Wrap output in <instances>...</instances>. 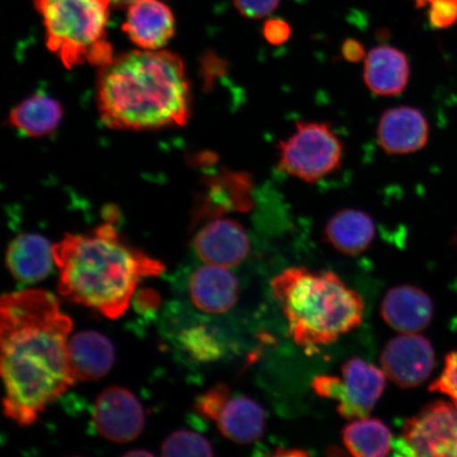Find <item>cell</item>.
<instances>
[{
	"label": "cell",
	"instance_id": "obj_27",
	"mask_svg": "<svg viewBox=\"0 0 457 457\" xmlns=\"http://www.w3.org/2000/svg\"><path fill=\"white\" fill-rule=\"evenodd\" d=\"M430 391L449 397L457 408V352L445 357L443 373L430 386Z\"/></svg>",
	"mask_w": 457,
	"mask_h": 457
},
{
	"label": "cell",
	"instance_id": "obj_18",
	"mask_svg": "<svg viewBox=\"0 0 457 457\" xmlns=\"http://www.w3.org/2000/svg\"><path fill=\"white\" fill-rule=\"evenodd\" d=\"M71 361L78 380L96 381L110 373L114 362L112 342L96 331H81L68 341Z\"/></svg>",
	"mask_w": 457,
	"mask_h": 457
},
{
	"label": "cell",
	"instance_id": "obj_16",
	"mask_svg": "<svg viewBox=\"0 0 457 457\" xmlns=\"http://www.w3.org/2000/svg\"><path fill=\"white\" fill-rule=\"evenodd\" d=\"M410 73L407 55L392 46H378L365 56L363 79L374 95L394 96L403 93Z\"/></svg>",
	"mask_w": 457,
	"mask_h": 457
},
{
	"label": "cell",
	"instance_id": "obj_20",
	"mask_svg": "<svg viewBox=\"0 0 457 457\" xmlns=\"http://www.w3.org/2000/svg\"><path fill=\"white\" fill-rule=\"evenodd\" d=\"M324 234L337 251L353 256L370 248L375 238L376 227L368 213L356 209H343L330 217Z\"/></svg>",
	"mask_w": 457,
	"mask_h": 457
},
{
	"label": "cell",
	"instance_id": "obj_21",
	"mask_svg": "<svg viewBox=\"0 0 457 457\" xmlns=\"http://www.w3.org/2000/svg\"><path fill=\"white\" fill-rule=\"evenodd\" d=\"M62 110L59 102L46 94L29 96L11 112L9 121L13 128L30 137H43L59 127Z\"/></svg>",
	"mask_w": 457,
	"mask_h": 457
},
{
	"label": "cell",
	"instance_id": "obj_5",
	"mask_svg": "<svg viewBox=\"0 0 457 457\" xmlns=\"http://www.w3.org/2000/svg\"><path fill=\"white\" fill-rule=\"evenodd\" d=\"M110 0H34L43 17L46 43L67 68L105 66L113 59L107 41Z\"/></svg>",
	"mask_w": 457,
	"mask_h": 457
},
{
	"label": "cell",
	"instance_id": "obj_1",
	"mask_svg": "<svg viewBox=\"0 0 457 457\" xmlns=\"http://www.w3.org/2000/svg\"><path fill=\"white\" fill-rule=\"evenodd\" d=\"M72 321L47 291L4 295L0 304L4 413L30 426L76 384L68 341Z\"/></svg>",
	"mask_w": 457,
	"mask_h": 457
},
{
	"label": "cell",
	"instance_id": "obj_13",
	"mask_svg": "<svg viewBox=\"0 0 457 457\" xmlns=\"http://www.w3.org/2000/svg\"><path fill=\"white\" fill-rule=\"evenodd\" d=\"M433 312L430 295L412 285H400L388 290L381 303L382 319L388 327L403 334L426 329Z\"/></svg>",
	"mask_w": 457,
	"mask_h": 457
},
{
	"label": "cell",
	"instance_id": "obj_32",
	"mask_svg": "<svg viewBox=\"0 0 457 457\" xmlns=\"http://www.w3.org/2000/svg\"><path fill=\"white\" fill-rule=\"evenodd\" d=\"M154 455L152 453H148V451H130V453L125 454V456H152Z\"/></svg>",
	"mask_w": 457,
	"mask_h": 457
},
{
	"label": "cell",
	"instance_id": "obj_31",
	"mask_svg": "<svg viewBox=\"0 0 457 457\" xmlns=\"http://www.w3.org/2000/svg\"><path fill=\"white\" fill-rule=\"evenodd\" d=\"M135 304L137 310L142 312L155 311L160 304L159 295L154 290H143L137 295Z\"/></svg>",
	"mask_w": 457,
	"mask_h": 457
},
{
	"label": "cell",
	"instance_id": "obj_2",
	"mask_svg": "<svg viewBox=\"0 0 457 457\" xmlns=\"http://www.w3.org/2000/svg\"><path fill=\"white\" fill-rule=\"evenodd\" d=\"M191 95L184 62L163 50L133 51L101 67L102 121L118 129L146 130L185 125Z\"/></svg>",
	"mask_w": 457,
	"mask_h": 457
},
{
	"label": "cell",
	"instance_id": "obj_15",
	"mask_svg": "<svg viewBox=\"0 0 457 457\" xmlns=\"http://www.w3.org/2000/svg\"><path fill=\"white\" fill-rule=\"evenodd\" d=\"M123 30L142 49L159 50L174 36V15L159 0H137L129 5Z\"/></svg>",
	"mask_w": 457,
	"mask_h": 457
},
{
	"label": "cell",
	"instance_id": "obj_17",
	"mask_svg": "<svg viewBox=\"0 0 457 457\" xmlns=\"http://www.w3.org/2000/svg\"><path fill=\"white\" fill-rule=\"evenodd\" d=\"M5 262L16 281L37 283L54 270V245L37 234H21L11 242Z\"/></svg>",
	"mask_w": 457,
	"mask_h": 457
},
{
	"label": "cell",
	"instance_id": "obj_28",
	"mask_svg": "<svg viewBox=\"0 0 457 457\" xmlns=\"http://www.w3.org/2000/svg\"><path fill=\"white\" fill-rule=\"evenodd\" d=\"M233 3L243 16L259 20L271 14L281 0H233Z\"/></svg>",
	"mask_w": 457,
	"mask_h": 457
},
{
	"label": "cell",
	"instance_id": "obj_11",
	"mask_svg": "<svg viewBox=\"0 0 457 457\" xmlns=\"http://www.w3.org/2000/svg\"><path fill=\"white\" fill-rule=\"evenodd\" d=\"M193 245L200 261L224 268L242 264L250 251L247 233L232 220L209 222L196 234Z\"/></svg>",
	"mask_w": 457,
	"mask_h": 457
},
{
	"label": "cell",
	"instance_id": "obj_8",
	"mask_svg": "<svg viewBox=\"0 0 457 457\" xmlns=\"http://www.w3.org/2000/svg\"><path fill=\"white\" fill-rule=\"evenodd\" d=\"M404 456L457 457V408L436 402L426 405L404 422L402 437L394 445Z\"/></svg>",
	"mask_w": 457,
	"mask_h": 457
},
{
	"label": "cell",
	"instance_id": "obj_19",
	"mask_svg": "<svg viewBox=\"0 0 457 457\" xmlns=\"http://www.w3.org/2000/svg\"><path fill=\"white\" fill-rule=\"evenodd\" d=\"M215 422L226 438L237 444H251L264 434L266 413L253 398L231 395Z\"/></svg>",
	"mask_w": 457,
	"mask_h": 457
},
{
	"label": "cell",
	"instance_id": "obj_25",
	"mask_svg": "<svg viewBox=\"0 0 457 457\" xmlns=\"http://www.w3.org/2000/svg\"><path fill=\"white\" fill-rule=\"evenodd\" d=\"M417 7L427 8L428 20L436 29H448L457 22V0H417Z\"/></svg>",
	"mask_w": 457,
	"mask_h": 457
},
{
	"label": "cell",
	"instance_id": "obj_3",
	"mask_svg": "<svg viewBox=\"0 0 457 457\" xmlns=\"http://www.w3.org/2000/svg\"><path fill=\"white\" fill-rule=\"evenodd\" d=\"M59 293L77 304L117 319L128 311L142 278L157 277L162 262L125 244L106 224L91 234H68L54 245Z\"/></svg>",
	"mask_w": 457,
	"mask_h": 457
},
{
	"label": "cell",
	"instance_id": "obj_29",
	"mask_svg": "<svg viewBox=\"0 0 457 457\" xmlns=\"http://www.w3.org/2000/svg\"><path fill=\"white\" fill-rule=\"evenodd\" d=\"M262 36L273 46H281L289 41L291 27L287 21L281 19H270L262 26Z\"/></svg>",
	"mask_w": 457,
	"mask_h": 457
},
{
	"label": "cell",
	"instance_id": "obj_33",
	"mask_svg": "<svg viewBox=\"0 0 457 457\" xmlns=\"http://www.w3.org/2000/svg\"><path fill=\"white\" fill-rule=\"evenodd\" d=\"M111 4H114V5H129L135 2H137V0H110Z\"/></svg>",
	"mask_w": 457,
	"mask_h": 457
},
{
	"label": "cell",
	"instance_id": "obj_12",
	"mask_svg": "<svg viewBox=\"0 0 457 457\" xmlns=\"http://www.w3.org/2000/svg\"><path fill=\"white\" fill-rule=\"evenodd\" d=\"M377 139L388 155H407L422 150L428 139L425 114L411 106L390 108L379 120Z\"/></svg>",
	"mask_w": 457,
	"mask_h": 457
},
{
	"label": "cell",
	"instance_id": "obj_23",
	"mask_svg": "<svg viewBox=\"0 0 457 457\" xmlns=\"http://www.w3.org/2000/svg\"><path fill=\"white\" fill-rule=\"evenodd\" d=\"M173 338L179 351L194 362H214L225 353L224 342L204 322L195 321L182 325Z\"/></svg>",
	"mask_w": 457,
	"mask_h": 457
},
{
	"label": "cell",
	"instance_id": "obj_22",
	"mask_svg": "<svg viewBox=\"0 0 457 457\" xmlns=\"http://www.w3.org/2000/svg\"><path fill=\"white\" fill-rule=\"evenodd\" d=\"M343 444L357 457H381L390 454L393 436L390 428L377 419L353 420L343 428Z\"/></svg>",
	"mask_w": 457,
	"mask_h": 457
},
{
	"label": "cell",
	"instance_id": "obj_4",
	"mask_svg": "<svg viewBox=\"0 0 457 457\" xmlns=\"http://www.w3.org/2000/svg\"><path fill=\"white\" fill-rule=\"evenodd\" d=\"M271 289L302 347L330 345L362 323L361 296L334 272L289 268L272 279Z\"/></svg>",
	"mask_w": 457,
	"mask_h": 457
},
{
	"label": "cell",
	"instance_id": "obj_14",
	"mask_svg": "<svg viewBox=\"0 0 457 457\" xmlns=\"http://www.w3.org/2000/svg\"><path fill=\"white\" fill-rule=\"evenodd\" d=\"M187 293L193 305L209 314L228 312L239 296L238 279L228 268L200 267L188 278Z\"/></svg>",
	"mask_w": 457,
	"mask_h": 457
},
{
	"label": "cell",
	"instance_id": "obj_30",
	"mask_svg": "<svg viewBox=\"0 0 457 457\" xmlns=\"http://www.w3.org/2000/svg\"><path fill=\"white\" fill-rule=\"evenodd\" d=\"M341 54L345 60L351 62H359L365 59L364 46L355 38H348L342 45Z\"/></svg>",
	"mask_w": 457,
	"mask_h": 457
},
{
	"label": "cell",
	"instance_id": "obj_26",
	"mask_svg": "<svg viewBox=\"0 0 457 457\" xmlns=\"http://www.w3.org/2000/svg\"><path fill=\"white\" fill-rule=\"evenodd\" d=\"M230 397L231 392L228 386L224 384L217 385L197 398L195 410L204 419L215 421L222 407Z\"/></svg>",
	"mask_w": 457,
	"mask_h": 457
},
{
	"label": "cell",
	"instance_id": "obj_6",
	"mask_svg": "<svg viewBox=\"0 0 457 457\" xmlns=\"http://www.w3.org/2000/svg\"><path fill=\"white\" fill-rule=\"evenodd\" d=\"M343 143L329 124L303 122L278 145V168L303 181L316 182L340 168Z\"/></svg>",
	"mask_w": 457,
	"mask_h": 457
},
{
	"label": "cell",
	"instance_id": "obj_9",
	"mask_svg": "<svg viewBox=\"0 0 457 457\" xmlns=\"http://www.w3.org/2000/svg\"><path fill=\"white\" fill-rule=\"evenodd\" d=\"M382 370L402 388L420 386L436 365V352L424 336L403 334L387 342L381 353Z\"/></svg>",
	"mask_w": 457,
	"mask_h": 457
},
{
	"label": "cell",
	"instance_id": "obj_7",
	"mask_svg": "<svg viewBox=\"0 0 457 457\" xmlns=\"http://www.w3.org/2000/svg\"><path fill=\"white\" fill-rule=\"evenodd\" d=\"M386 374L365 360L352 358L342 367V379L318 376L312 381L314 392L338 403V412L346 420L368 417L386 390Z\"/></svg>",
	"mask_w": 457,
	"mask_h": 457
},
{
	"label": "cell",
	"instance_id": "obj_10",
	"mask_svg": "<svg viewBox=\"0 0 457 457\" xmlns=\"http://www.w3.org/2000/svg\"><path fill=\"white\" fill-rule=\"evenodd\" d=\"M94 426L102 437L118 444L135 441L145 425V414L139 400L121 386H111L96 400Z\"/></svg>",
	"mask_w": 457,
	"mask_h": 457
},
{
	"label": "cell",
	"instance_id": "obj_24",
	"mask_svg": "<svg viewBox=\"0 0 457 457\" xmlns=\"http://www.w3.org/2000/svg\"><path fill=\"white\" fill-rule=\"evenodd\" d=\"M163 456H212L213 447L207 438L193 431L171 433L162 445Z\"/></svg>",
	"mask_w": 457,
	"mask_h": 457
}]
</instances>
